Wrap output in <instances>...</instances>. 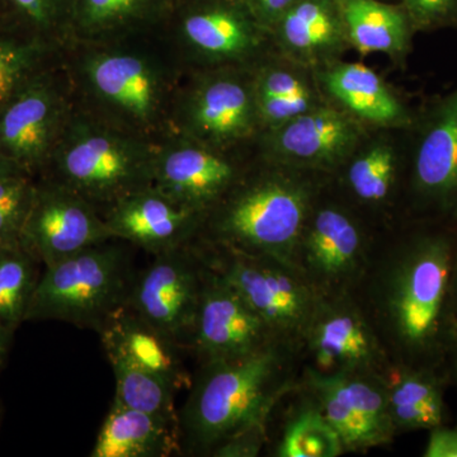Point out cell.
Returning <instances> with one entry per match:
<instances>
[{
    "instance_id": "cell-1",
    "label": "cell",
    "mask_w": 457,
    "mask_h": 457,
    "mask_svg": "<svg viewBox=\"0 0 457 457\" xmlns=\"http://www.w3.org/2000/svg\"><path fill=\"white\" fill-rule=\"evenodd\" d=\"M75 108L156 143L171 132L174 104L187 71L161 32L62 49Z\"/></svg>"
},
{
    "instance_id": "cell-2",
    "label": "cell",
    "mask_w": 457,
    "mask_h": 457,
    "mask_svg": "<svg viewBox=\"0 0 457 457\" xmlns=\"http://www.w3.org/2000/svg\"><path fill=\"white\" fill-rule=\"evenodd\" d=\"M456 245L449 230L423 231L403 246L394 262L386 312L407 365L440 369L456 345Z\"/></svg>"
},
{
    "instance_id": "cell-3",
    "label": "cell",
    "mask_w": 457,
    "mask_h": 457,
    "mask_svg": "<svg viewBox=\"0 0 457 457\" xmlns=\"http://www.w3.org/2000/svg\"><path fill=\"white\" fill-rule=\"evenodd\" d=\"M311 215V196L302 183L275 171L245 170L204 213L198 234L228 251L293 267Z\"/></svg>"
},
{
    "instance_id": "cell-4",
    "label": "cell",
    "mask_w": 457,
    "mask_h": 457,
    "mask_svg": "<svg viewBox=\"0 0 457 457\" xmlns=\"http://www.w3.org/2000/svg\"><path fill=\"white\" fill-rule=\"evenodd\" d=\"M155 143L98 121L75 108L37 177L55 180L99 212L153 186Z\"/></svg>"
},
{
    "instance_id": "cell-5",
    "label": "cell",
    "mask_w": 457,
    "mask_h": 457,
    "mask_svg": "<svg viewBox=\"0 0 457 457\" xmlns=\"http://www.w3.org/2000/svg\"><path fill=\"white\" fill-rule=\"evenodd\" d=\"M281 357L273 345L231 360L209 361L192 387L179 436L192 449L209 451L237 432L266 423L281 393Z\"/></svg>"
},
{
    "instance_id": "cell-6",
    "label": "cell",
    "mask_w": 457,
    "mask_h": 457,
    "mask_svg": "<svg viewBox=\"0 0 457 457\" xmlns=\"http://www.w3.org/2000/svg\"><path fill=\"white\" fill-rule=\"evenodd\" d=\"M134 279L121 240L90 246L45 267L25 321H65L99 333L128 305Z\"/></svg>"
},
{
    "instance_id": "cell-7",
    "label": "cell",
    "mask_w": 457,
    "mask_h": 457,
    "mask_svg": "<svg viewBox=\"0 0 457 457\" xmlns=\"http://www.w3.org/2000/svg\"><path fill=\"white\" fill-rule=\"evenodd\" d=\"M159 32L186 71L252 68L270 42L237 0H176Z\"/></svg>"
},
{
    "instance_id": "cell-8",
    "label": "cell",
    "mask_w": 457,
    "mask_h": 457,
    "mask_svg": "<svg viewBox=\"0 0 457 457\" xmlns=\"http://www.w3.org/2000/svg\"><path fill=\"white\" fill-rule=\"evenodd\" d=\"M252 68L187 71L174 104L171 131L224 152L254 146L262 130Z\"/></svg>"
},
{
    "instance_id": "cell-9",
    "label": "cell",
    "mask_w": 457,
    "mask_h": 457,
    "mask_svg": "<svg viewBox=\"0 0 457 457\" xmlns=\"http://www.w3.org/2000/svg\"><path fill=\"white\" fill-rule=\"evenodd\" d=\"M75 110L62 57L26 83L0 110V153L37 177Z\"/></svg>"
},
{
    "instance_id": "cell-10",
    "label": "cell",
    "mask_w": 457,
    "mask_h": 457,
    "mask_svg": "<svg viewBox=\"0 0 457 457\" xmlns=\"http://www.w3.org/2000/svg\"><path fill=\"white\" fill-rule=\"evenodd\" d=\"M112 239L104 216L86 198L55 180L36 177L20 245L38 263L53 266Z\"/></svg>"
},
{
    "instance_id": "cell-11",
    "label": "cell",
    "mask_w": 457,
    "mask_h": 457,
    "mask_svg": "<svg viewBox=\"0 0 457 457\" xmlns=\"http://www.w3.org/2000/svg\"><path fill=\"white\" fill-rule=\"evenodd\" d=\"M243 152L213 149L171 131L155 143L153 187L204 215L246 170Z\"/></svg>"
},
{
    "instance_id": "cell-12",
    "label": "cell",
    "mask_w": 457,
    "mask_h": 457,
    "mask_svg": "<svg viewBox=\"0 0 457 457\" xmlns=\"http://www.w3.org/2000/svg\"><path fill=\"white\" fill-rule=\"evenodd\" d=\"M411 191L420 212L457 221V87L414 122Z\"/></svg>"
},
{
    "instance_id": "cell-13",
    "label": "cell",
    "mask_w": 457,
    "mask_h": 457,
    "mask_svg": "<svg viewBox=\"0 0 457 457\" xmlns=\"http://www.w3.org/2000/svg\"><path fill=\"white\" fill-rule=\"evenodd\" d=\"M361 125L332 104H321L273 130L254 146L270 164L328 170L339 167L361 145Z\"/></svg>"
},
{
    "instance_id": "cell-14",
    "label": "cell",
    "mask_w": 457,
    "mask_h": 457,
    "mask_svg": "<svg viewBox=\"0 0 457 457\" xmlns=\"http://www.w3.org/2000/svg\"><path fill=\"white\" fill-rule=\"evenodd\" d=\"M189 246L155 254L134 279L128 302L140 318L179 345L191 341L204 284Z\"/></svg>"
},
{
    "instance_id": "cell-15",
    "label": "cell",
    "mask_w": 457,
    "mask_h": 457,
    "mask_svg": "<svg viewBox=\"0 0 457 457\" xmlns=\"http://www.w3.org/2000/svg\"><path fill=\"white\" fill-rule=\"evenodd\" d=\"M321 413L335 427L345 450H365L392 441L387 386L366 372H309Z\"/></svg>"
},
{
    "instance_id": "cell-16",
    "label": "cell",
    "mask_w": 457,
    "mask_h": 457,
    "mask_svg": "<svg viewBox=\"0 0 457 457\" xmlns=\"http://www.w3.org/2000/svg\"><path fill=\"white\" fill-rule=\"evenodd\" d=\"M220 275L239 293L270 332L308 329L317 312L314 295L293 267L272 258L230 252Z\"/></svg>"
},
{
    "instance_id": "cell-17",
    "label": "cell",
    "mask_w": 457,
    "mask_h": 457,
    "mask_svg": "<svg viewBox=\"0 0 457 457\" xmlns=\"http://www.w3.org/2000/svg\"><path fill=\"white\" fill-rule=\"evenodd\" d=\"M270 329L220 273L204 281L191 345L209 361L231 360L260 350Z\"/></svg>"
},
{
    "instance_id": "cell-18",
    "label": "cell",
    "mask_w": 457,
    "mask_h": 457,
    "mask_svg": "<svg viewBox=\"0 0 457 457\" xmlns=\"http://www.w3.org/2000/svg\"><path fill=\"white\" fill-rule=\"evenodd\" d=\"M102 216L113 239L154 255L192 243L204 219L203 213L182 206L153 186L111 204Z\"/></svg>"
},
{
    "instance_id": "cell-19",
    "label": "cell",
    "mask_w": 457,
    "mask_h": 457,
    "mask_svg": "<svg viewBox=\"0 0 457 457\" xmlns=\"http://www.w3.org/2000/svg\"><path fill=\"white\" fill-rule=\"evenodd\" d=\"M315 71L327 97L360 125L400 129L416 122L399 96L368 66L336 60Z\"/></svg>"
},
{
    "instance_id": "cell-20",
    "label": "cell",
    "mask_w": 457,
    "mask_h": 457,
    "mask_svg": "<svg viewBox=\"0 0 457 457\" xmlns=\"http://www.w3.org/2000/svg\"><path fill=\"white\" fill-rule=\"evenodd\" d=\"M286 60L317 69L350 46L337 0H296L270 33Z\"/></svg>"
},
{
    "instance_id": "cell-21",
    "label": "cell",
    "mask_w": 457,
    "mask_h": 457,
    "mask_svg": "<svg viewBox=\"0 0 457 457\" xmlns=\"http://www.w3.org/2000/svg\"><path fill=\"white\" fill-rule=\"evenodd\" d=\"M308 330L319 372H366L378 361L374 333L348 306L317 308Z\"/></svg>"
},
{
    "instance_id": "cell-22",
    "label": "cell",
    "mask_w": 457,
    "mask_h": 457,
    "mask_svg": "<svg viewBox=\"0 0 457 457\" xmlns=\"http://www.w3.org/2000/svg\"><path fill=\"white\" fill-rule=\"evenodd\" d=\"M99 336L106 354H120L162 376L177 392L191 384L179 356V345L150 326L128 305L111 317Z\"/></svg>"
},
{
    "instance_id": "cell-23",
    "label": "cell",
    "mask_w": 457,
    "mask_h": 457,
    "mask_svg": "<svg viewBox=\"0 0 457 457\" xmlns=\"http://www.w3.org/2000/svg\"><path fill=\"white\" fill-rule=\"evenodd\" d=\"M176 0H77L71 42H106L161 31Z\"/></svg>"
},
{
    "instance_id": "cell-24",
    "label": "cell",
    "mask_w": 457,
    "mask_h": 457,
    "mask_svg": "<svg viewBox=\"0 0 457 457\" xmlns=\"http://www.w3.org/2000/svg\"><path fill=\"white\" fill-rule=\"evenodd\" d=\"M179 445L177 420L112 403L90 457H165Z\"/></svg>"
},
{
    "instance_id": "cell-25",
    "label": "cell",
    "mask_w": 457,
    "mask_h": 457,
    "mask_svg": "<svg viewBox=\"0 0 457 457\" xmlns=\"http://www.w3.org/2000/svg\"><path fill=\"white\" fill-rule=\"evenodd\" d=\"M303 66L262 57L252 68L255 108L261 130L269 131L324 104L303 74ZM261 131V132H262Z\"/></svg>"
},
{
    "instance_id": "cell-26",
    "label": "cell",
    "mask_w": 457,
    "mask_h": 457,
    "mask_svg": "<svg viewBox=\"0 0 457 457\" xmlns=\"http://www.w3.org/2000/svg\"><path fill=\"white\" fill-rule=\"evenodd\" d=\"M300 248L315 276L336 281L356 270L362 236L350 215L336 207H324L309 218Z\"/></svg>"
},
{
    "instance_id": "cell-27",
    "label": "cell",
    "mask_w": 457,
    "mask_h": 457,
    "mask_svg": "<svg viewBox=\"0 0 457 457\" xmlns=\"http://www.w3.org/2000/svg\"><path fill=\"white\" fill-rule=\"evenodd\" d=\"M348 44L361 55L381 53L395 60L409 53L414 29L400 4L378 0H337Z\"/></svg>"
},
{
    "instance_id": "cell-28",
    "label": "cell",
    "mask_w": 457,
    "mask_h": 457,
    "mask_svg": "<svg viewBox=\"0 0 457 457\" xmlns=\"http://www.w3.org/2000/svg\"><path fill=\"white\" fill-rule=\"evenodd\" d=\"M444 381L438 369L405 365L387 386L389 413L395 431L435 428L446 420Z\"/></svg>"
},
{
    "instance_id": "cell-29",
    "label": "cell",
    "mask_w": 457,
    "mask_h": 457,
    "mask_svg": "<svg viewBox=\"0 0 457 457\" xmlns=\"http://www.w3.org/2000/svg\"><path fill=\"white\" fill-rule=\"evenodd\" d=\"M62 47L44 40L7 16L0 17V110L35 75L62 57Z\"/></svg>"
},
{
    "instance_id": "cell-30",
    "label": "cell",
    "mask_w": 457,
    "mask_h": 457,
    "mask_svg": "<svg viewBox=\"0 0 457 457\" xmlns=\"http://www.w3.org/2000/svg\"><path fill=\"white\" fill-rule=\"evenodd\" d=\"M107 357L114 375V404L179 422L173 385L120 354L107 353Z\"/></svg>"
},
{
    "instance_id": "cell-31",
    "label": "cell",
    "mask_w": 457,
    "mask_h": 457,
    "mask_svg": "<svg viewBox=\"0 0 457 457\" xmlns=\"http://www.w3.org/2000/svg\"><path fill=\"white\" fill-rule=\"evenodd\" d=\"M38 262L21 245H0V321L16 332L40 279Z\"/></svg>"
},
{
    "instance_id": "cell-32",
    "label": "cell",
    "mask_w": 457,
    "mask_h": 457,
    "mask_svg": "<svg viewBox=\"0 0 457 457\" xmlns=\"http://www.w3.org/2000/svg\"><path fill=\"white\" fill-rule=\"evenodd\" d=\"M348 162V186L360 200L378 204L389 196L399 170L398 152L390 141L357 147Z\"/></svg>"
},
{
    "instance_id": "cell-33",
    "label": "cell",
    "mask_w": 457,
    "mask_h": 457,
    "mask_svg": "<svg viewBox=\"0 0 457 457\" xmlns=\"http://www.w3.org/2000/svg\"><path fill=\"white\" fill-rule=\"evenodd\" d=\"M345 451L335 427L317 407L303 409L286 427L278 456L336 457Z\"/></svg>"
},
{
    "instance_id": "cell-34",
    "label": "cell",
    "mask_w": 457,
    "mask_h": 457,
    "mask_svg": "<svg viewBox=\"0 0 457 457\" xmlns=\"http://www.w3.org/2000/svg\"><path fill=\"white\" fill-rule=\"evenodd\" d=\"M77 0H0L5 16L44 40L64 47Z\"/></svg>"
},
{
    "instance_id": "cell-35",
    "label": "cell",
    "mask_w": 457,
    "mask_h": 457,
    "mask_svg": "<svg viewBox=\"0 0 457 457\" xmlns=\"http://www.w3.org/2000/svg\"><path fill=\"white\" fill-rule=\"evenodd\" d=\"M35 182L36 177L25 171L0 177V245H20Z\"/></svg>"
},
{
    "instance_id": "cell-36",
    "label": "cell",
    "mask_w": 457,
    "mask_h": 457,
    "mask_svg": "<svg viewBox=\"0 0 457 457\" xmlns=\"http://www.w3.org/2000/svg\"><path fill=\"white\" fill-rule=\"evenodd\" d=\"M414 31L457 25V0H402Z\"/></svg>"
},
{
    "instance_id": "cell-37",
    "label": "cell",
    "mask_w": 457,
    "mask_h": 457,
    "mask_svg": "<svg viewBox=\"0 0 457 457\" xmlns=\"http://www.w3.org/2000/svg\"><path fill=\"white\" fill-rule=\"evenodd\" d=\"M264 425H254L237 432L228 440L221 442L212 450L213 456L219 457H253L260 453L264 442Z\"/></svg>"
},
{
    "instance_id": "cell-38",
    "label": "cell",
    "mask_w": 457,
    "mask_h": 457,
    "mask_svg": "<svg viewBox=\"0 0 457 457\" xmlns=\"http://www.w3.org/2000/svg\"><path fill=\"white\" fill-rule=\"evenodd\" d=\"M267 33L272 31L296 0H237Z\"/></svg>"
},
{
    "instance_id": "cell-39",
    "label": "cell",
    "mask_w": 457,
    "mask_h": 457,
    "mask_svg": "<svg viewBox=\"0 0 457 457\" xmlns=\"http://www.w3.org/2000/svg\"><path fill=\"white\" fill-rule=\"evenodd\" d=\"M425 457H457V423L455 426L444 425L429 429Z\"/></svg>"
},
{
    "instance_id": "cell-40",
    "label": "cell",
    "mask_w": 457,
    "mask_h": 457,
    "mask_svg": "<svg viewBox=\"0 0 457 457\" xmlns=\"http://www.w3.org/2000/svg\"><path fill=\"white\" fill-rule=\"evenodd\" d=\"M13 335L14 330H12L11 328H8L0 321V370L4 366L5 361H7Z\"/></svg>"
},
{
    "instance_id": "cell-41",
    "label": "cell",
    "mask_w": 457,
    "mask_h": 457,
    "mask_svg": "<svg viewBox=\"0 0 457 457\" xmlns=\"http://www.w3.org/2000/svg\"><path fill=\"white\" fill-rule=\"evenodd\" d=\"M17 171H25L18 168L11 159H8L7 156L3 155L0 153V177L7 176V174L17 173ZM26 173V171H25Z\"/></svg>"
},
{
    "instance_id": "cell-42",
    "label": "cell",
    "mask_w": 457,
    "mask_h": 457,
    "mask_svg": "<svg viewBox=\"0 0 457 457\" xmlns=\"http://www.w3.org/2000/svg\"><path fill=\"white\" fill-rule=\"evenodd\" d=\"M446 361H449V378L457 385V343Z\"/></svg>"
},
{
    "instance_id": "cell-43",
    "label": "cell",
    "mask_w": 457,
    "mask_h": 457,
    "mask_svg": "<svg viewBox=\"0 0 457 457\" xmlns=\"http://www.w3.org/2000/svg\"><path fill=\"white\" fill-rule=\"evenodd\" d=\"M453 295H455V303L457 308V245L455 254V264H453Z\"/></svg>"
},
{
    "instance_id": "cell-44",
    "label": "cell",
    "mask_w": 457,
    "mask_h": 457,
    "mask_svg": "<svg viewBox=\"0 0 457 457\" xmlns=\"http://www.w3.org/2000/svg\"><path fill=\"white\" fill-rule=\"evenodd\" d=\"M5 16L4 12H3L2 3H0V17Z\"/></svg>"
}]
</instances>
